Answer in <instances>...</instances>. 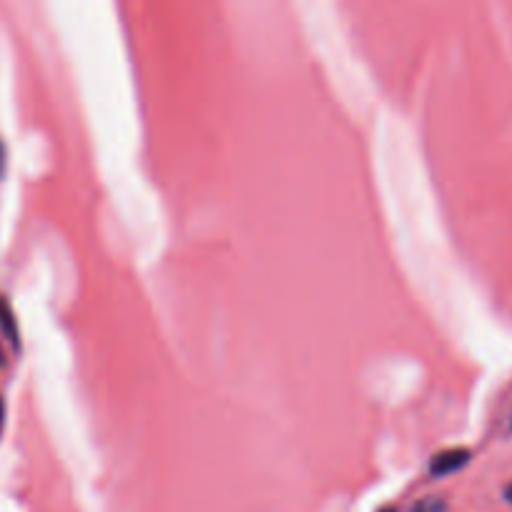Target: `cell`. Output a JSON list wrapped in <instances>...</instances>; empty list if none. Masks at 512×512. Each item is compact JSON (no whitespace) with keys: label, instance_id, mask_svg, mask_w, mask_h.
I'll use <instances>...</instances> for the list:
<instances>
[{"label":"cell","instance_id":"obj_1","mask_svg":"<svg viewBox=\"0 0 512 512\" xmlns=\"http://www.w3.org/2000/svg\"><path fill=\"white\" fill-rule=\"evenodd\" d=\"M467 462H470V450H465V447H452V450H442L432 457L430 472L432 477H447L452 472L462 470Z\"/></svg>","mask_w":512,"mask_h":512},{"label":"cell","instance_id":"obj_2","mask_svg":"<svg viewBox=\"0 0 512 512\" xmlns=\"http://www.w3.org/2000/svg\"><path fill=\"white\" fill-rule=\"evenodd\" d=\"M0 334L13 344V347H21V327H18L16 312H13L11 302H8L3 294H0Z\"/></svg>","mask_w":512,"mask_h":512},{"label":"cell","instance_id":"obj_3","mask_svg":"<svg viewBox=\"0 0 512 512\" xmlns=\"http://www.w3.org/2000/svg\"><path fill=\"white\" fill-rule=\"evenodd\" d=\"M445 500L442 497H422L412 505L410 512H445Z\"/></svg>","mask_w":512,"mask_h":512},{"label":"cell","instance_id":"obj_4","mask_svg":"<svg viewBox=\"0 0 512 512\" xmlns=\"http://www.w3.org/2000/svg\"><path fill=\"white\" fill-rule=\"evenodd\" d=\"M6 164H8V151H6V144L0 141V176L6 174Z\"/></svg>","mask_w":512,"mask_h":512},{"label":"cell","instance_id":"obj_5","mask_svg":"<svg viewBox=\"0 0 512 512\" xmlns=\"http://www.w3.org/2000/svg\"><path fill=\"white\" fill-rule=\"evenodd\" d=\"M3 427H6V402L0 397V435H3Z\"/></svg>","mask_w":512,"mask_h":512},{"label":"cell","instance_id":"obj_6","mask_svg":"<svg viewBox=\"0 0 512 512\" xmlns=\"http://www.w3.org/2000/svg\"><path fill=\"white\" fill-rule=\"evenodd\" d=\"M505 500L512 502V482H510V485H507V490H505Z\"/></svg>","mask_w":512,"mask_h":512},{"label":"cell","instance_id":"obj_7","mask_svg":"<svg viewBox=\"0 0 512 512\" xmlns=\"http://www.w3.org/2000/svg\"><path fill=\"white\" fill-rule=\"evenodd\" d=\"M0 367H6V354H3V347H0Z\"/></svg>","mask_w":512,"mask_h":512},{"label":"cell","instance_id":"obj_8","mask_svg":"<svg viewBox=\"0 0 512 512\" xmlns=\"http://www.w3.org/2000/svg\"><path fill=\"white\" fill-rule=\"evenodd\" d=\"M379 512H395V507H382V510Z\"/></svg>","mask_w":512,"mask_h":512},{"label":"cell","instance_id":"obj_9","mask_svg":"<svg viewBox=\"0 0 512 512\" xmlns=\"http://www.w3.org/2000/svg\"><path fill=\"white\" fill-rule=\"evenodd\" d=\"M510 432H512V420H510Z\"/></svg>","mask_w":512,"mask_h":512}]
</instances>
